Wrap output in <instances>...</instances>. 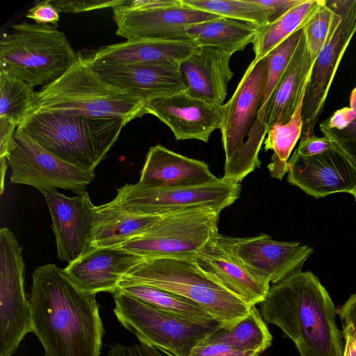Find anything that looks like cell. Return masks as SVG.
Here are the masks:
<instances>
[{
    "instance_id": "42",
    "label": "cell",
    "mask_w": 356,
    "mask_h": 356,
    "mask_svg": "<svg viewBox=\"0 0 356 356\" xmlns=\"http://www.w3.org/2000/svg\"><path fill=\"white\" fill-rule=\"evenodd\" d=\"M332 147L330 140L326 136L319 137L314 134L301 137L295 152L303 157H311L323 153Z\"/></svg>"
},
{
    "instance_id": "35",
    "label": "cell",
    "mask_w": 356,
    "mask_h": 356,
    "mask_svg": "<svg viewBox=\"0 0 356 356\" xmlns=\"http://www.w3.org/2000/svg\"><path fill=\"white\" fill-rule=\"evenodd\" d=\"M336 13L323 0L317 11L303 26L306 44L314 62L330 35Z\"/></svg>"
},
{
    "instance_id": "6",
    "label": "cell",
    "mask_w": 356,
    "mask_h": 356,
    "mask_svg": "<svg viewBox=\"0 0 356 356\" xmlns=\"http://www.w3.org/2000/svg\"><path fill=\"white\" fill-rule=\"evenodd\" d=\"M0 40V70L34 88L61 76L77 54L55 26L21 22Z\"/></svg>"
},
{
    "instance_id": "24",
    "label": "cell",
    "mask_w": 356,
    "mask_h": 356,
    "mask_svg": "<svg viewBox=\"0 0 356 356\" xmlns=\"http://www.w3.org/2000/svg\"><path fill=\"white\" fill-rule=\"evenodd\" d=\"M216 236L193 257L194 261L202 270L219 280L250 307L261 304L270 285L243 266L220 243Z\"/></svg>"
},
{
    "instance_id": "32",
    "label": "cell",
    "mask_w": 356,
    "mask_h": 356,
    "mask_svg": "<svg viewBox=\"0 0 356 356\" xmlns=\"http://www.w3.org/2000/svg\"><path fill=\"white\" fill-rule=\"evenodd\" d=\"M304 98L286 123L275 124L268 129L264 140V149L266 151H273L270 162L268 165V170L273 178L282 180L288 172L289 156L302 136Z\"/></svg>"
},
{
    "instance_id": "1",
    "label": "cell",
    "mask_w": 356,
    "mask_h": 356,
    "mask_svg": "<svg viewBox=\"0 0 356 356\" xmlns=\"http://www.w3.org/2000/svg\"><path fill=\"white\" fill-rule=\"evenodd\" d=\"M32 332L46 356H100L104 330L96 294L53 264L38 267L29 295Z\"/></svg>"
},
{
    "instance_id": "43",
    "label": "cell",
    "mask_w": 356,
    "mask_h": 356,
    "mask_svg": "<svg viewBox=\"0 0 356 356\" xmlns=\"http://www.w3.org/2000/svg\"><path fill=\"white\" fill-rule=\"evenodd\" d=\"M343 331L349 332L356 340V294L352 295L348 300L337 310Z\"/></svg>"
},
{
    "instance_id": "34",
    "label": "cell",
    "mask_w": 356,
    "mask_h": 356,
    "mask_svg": "<svg viewBox=\"0 0 356 356\" xmlns=\"http://www.w3.org/2000/svg\"><path fill=\"white\" fill-rule=\"evenodd\" d=\"M190 8L220 17L252 24L258 28L268 24L264 10L252 0H181Z\"/></svg>"
},
{
    "instance_id": "47",
    "label": "cell",
    "mask_w": 356,
    "mask_h": 356,
    "mask_svg": "<svg viewBox=\"0 0 356 356\" xmlns=\"http://www.w3.org/2000/svg\"><path fill=\"white\" fill-rule=\"evenodd\" d=\"M353 196L355 197V200H356V192L354 193Z\"/></svg>"
},
{
    "instance_id": "3",
    "label": "cell",
    "mask_w": 356,
    "mask_h": 356,
    "mask_svg": "<svg viewBox=\"0 0 356 356\" xmlns=\"http://www.w3.org/2000/svg\"><path fill=\"white\" fill-rule=\"evenodd\" d=\"M141 99L105 81L88 57L77 54L58 79L35 92L29 116L43 112L111 117L125 124L147 114Z\"/></svg>"
},
{
    "instance_id": "8",
    "label": "cell",
    "mask_w": 356,
    "mask_h": 356,
    "mask_svg": "<svg viewBox=\"0 0 356 356\" xmlns=\"http://www.w3.org/2000/svg\"><path fill=\"white\" fill-rule=\"evenodd\" d=\"M221 211L193 208L167 213L145 232L118 248L145 259L193 257L219 233Z\"/></svg>"
},
{
    "instance_id": "41",
    "label": "cell",
    "mask_w": 356,
    "mask_h": 356,
    "mask_svg": "<svg viewBox=\"0 0 356 356\" xmlns=\"http://www.w3.org/2000/svg\"><path fill=\"white\" fill-rule=\"evenodd\" d=\"M264 10L268 24L280 18L304 0H252Z\"/></svg>"
},
{
    "instance_id": "39",
    "label": "cell",
    "mask_w": 356,
    "mask_h": 356,
    "mask_svg": "<svg viewBox=\"0 0 356 356\" xmlns=\"http://www.w3.org/2000/svg\"><path fill=\"white\" fill-rule=\"evenodd\" d=\"M26 17L33 19L38 24L57 26L59 22V12L53 6L50 0L36 1L35 5L28 10Z\"/></svg>"
},
{
    "instance_id": "4",
    "label": "cell",
    "mask_w": 356,
    "mask_h": 356,
    "mask_svg": "<svg viewBox=\"0 0 356 356\" xmlns=\"http://www.w3.org/2000/svg\"><path fill=\"white\" fill-rule=\"evenodd\" d=\"M146 284L185 297L200 305L221 326H234L252 307L202 270L193 257L146 259L121 280L118 287Z\"/></svg>"
},
{
    "instance_id": "20",
    "label": "cell",
    "mask_w": 356,
    "mask_h": 356,
    "mask_svg": "<svg viewBox=\"0 0 356 356\" xmlns=\"http://www.w3.org/2000/svg\"><path fill=\"white\" fill-rule=\"evenodd\" d=\"M145 259L120 248L92 246L68 264L63 271L78 287L86 292L113 294L122 277Z\"/></svg>"
},
{
    "instance_id": "16",
    "label": "cell",
    "mask_w": 356,
    "mask_h": 356,
    "mask_svg": "<svg viewBox=\"0 0 356 356\" xmlns=\"http://www.w3.org/2000/svg\"><path fill=\"white\" fill-rule=\"evenodd\" d=\"M41 193L51 217L57 256L70 264L92 247L95 205L86 191L74 197L57 190Z\"/></svg>"
},
{
    "instance_id": "37",
    "label": "cell",
    "mask_w": 356,
    "mask_h": 356,
    "mask_svg": "<svg viewBox=\"0 0 356 356\" xmlns=\"http://www.w3.org/2000/svg\"><path fill=\"white\" fill-rule=\"evenodd\" d=\"M252 353L240 350L208 337L195 346L188 356H259Z\"/></svg>"
},
{
    "instance_id": "46",
    "label": "cell",
    "mask_w": 356,
    "mask_h": 356,
    "mask_svg": "<svg viewBox=\"0 0 356 356\" xmlns=\"http://www.w3.org/2000/svg\"><path fill=\"white\" fill-rule=\"evenodd\" d=\"M354 110H356V86L353 90L350 97V106Z\"/></svg>"
},
{
    "instance_id": "7",
    "label": "cell",
    "mask_w": 356,
    "mask_h": 356,
    "mask_svg": "<svg viewBox=\"0 0 356 356\" xmlns=\"http://www.w3.org/2000/svg\"><path fill=\"white\" fill-rule=\"evenodd\" d=\"M114 314L139 342L172 356H188L192 348L219 326L216 321L197 323L184 320L118 289L113 294Z\"/></svg>"
},
{
    "instance_id": "26",
    "label": "cell",
    "mask_w": 356,
    "mask_h": 356,
    "mask_svg": "<svg viewBox=\"0 0 356 356\" xmlns=\"http://www.w3.org/2000/svg\"><path fill=\"white\" fill-rule=\"evenodd\" d=\"M314 63L303 33L289 65L269 100L266 115L268 129L275 124H285L291 118L305 97Z\"/></svg>"
},
{
    "instance_id": "12",
    "label": "cell",
    "mask_w": 356,
    "mask_h": 356,
    "mask_svg": "<svg viewBox=\"0 0 356 356\" xmlns=\"http://www.w3.org/2000/svg\"><path fill=\"white\" fill-rule=\"evenodd\" d=\"M325 1L336 15L327 40L311 71L302 104L301 137L314 135L338 65L356 32V0Z\"/></svg>"
},
{
    "instance_id": "9",
    "label": "cell",
    "mask_w": 356,
    "mask_h": 356,
    "mask_svg": "<svg viewBox=\"0 0 356 356\" xmlns=\"http://www.w3.org/2000/svg\"><path fill=\"white\" fill-rule=\"evenodd\" d=\"M241 185L222 177L203 185L147 187L126 184L113 199L125 210L143 215H165L193 208L223 210L240 196Z\"/></svg>"
},
{
    "instance_id": "30",
    "label": "cell",
    "mask_w": 356,
    "mask_h": 356,
    "mask_svg": "<svg viewBox=\"0 0 356 356\" xmlns=\"http://www.w3.org/2000/svg\"><path fill=\"white\" fill-rule=\"evenodd\" d=\"M243 351L260 355L272 343L273 337L260 311L252 306L248 314L230 327L220 326L208 336Z\"/></svg>"
},
{
    "instance_id": "25",
    "label": "cell",
    "mask_w": 356,
    "mask_h": 356,
    "mask_svg": "<svg viewBox=\"0 0 356 356\" xmlns=\"http://www.w3.org/2000/svg\"><path fill=\"white\" fill-rule=\"evenodd\" d=\"M191 40L131 39L100 47L88 57L90 62L131 63H181L197 47Z\"/></svg>"
},
{
    "instance_id": "40",
    "label": "cell",
    "mask_w": 356,
    "mask_h": 356,
    "mask_svg": "<svg viewBox=\"0 0 356 356\" xmlns=\"http://www.w3.org/2000/svg\"><path fill=\"white\" fill-rule=\"evenodd\" d=\"M108 356H172L153 346L139 342L132 345L115 343L108 351Z\"/></svg>"
},
{
    "instance_id": "18",
    "label": "cell",
    "mask_w": 356,
    "mask_h": 356,
    "mask_svg": "<svg viewBox=\"0 0 356 356\" xmlns=\"http://www.w3.org/2000/svg\"><path fill=\"white\" fill-rule=\"evenodd\" d=\"M287 180L316 198L356 192V169L334 147L311 157L294 152L288 161Z\"/></svg>"
},
{
    "instance_id": "14",
    "label": "cell",
    "mask_w": 356,
    "mask_h": 356,
    "mask_svg": "<svg viewBox=\"0 0 356 356\" xmlns=\"http://www.w3.org/2000/svg\"><path fill=\"white\" fill-rule=\"evenodd\" d=\"M220 243L250 273L270 284H276L301 268L313 249L298 242L273 240L262 233L234 237L218 234Z\"/></svg>"
},
{
    "instance_id": "11",
    "label": "cell",
    "mask_w": 356,
    "mask_h": 356,
    "mask_svg": "<svg viewBox=\"0 0 356 356\" xmlns=\"http://www.w3.org/2000/svg\"><path fill=\"white\" fill-rule=\"evenodd\" d=\"M7 159L12 183L29 185L40 192L62 188L79 194L95 177V172L61 160L17 128Z\"/></svg>"
},
{
    "instance_id": "5",
    "label": "cell",
    "mask_w": 356,
    "mask_h": 356,
    "mask_svg": "<svg viewBox=\"0 0 356 356\" xmlns=\"http://www.w3.org/2000/svg\"><path fill=\"white\" fill-rule=\"evenodd\" d=\"M124 126L116 118L43 112L29 116L17 129L61 160L95 172Z\"/></svg>"
},
{
    "instance_id": "23",
    "label": "cell",
    "mask_w": 356,
    "mask_h": 356,
    "mask_svg": "<svg viewBox=\"0 0 356 356\" xmlns=\"http://www.w3.org/2000/svg\"><path fill=\"white\" fill-rule=\"evenodd\" d=\"M208 165L161 145L149 148L138 184L147 187L191 186L216 181Z\"/></svg>"
},
{
    "instance_id": "28",
    "label": "cell",
    "mask_w": 356,
    "mask_h": 356,
    "mask_svg": "<svg viewBox=\"0 0 356 356\" xmlns=\"http://www.w3.org/2000/svg\"><path fill=\"white\" fill-rule=\"evenodd\" d=\"M257 31L252 24L219 17L190 26L186 33L197 46L214 47L232 56L252 43Z\"/></svg>"
},
{
    "instance_id": "17",
    "label": "cell",
    "mask_w": 356,
    "mask_h": 356,
    "mask_svg": "<svg viewBox=\"0 0 356 356\" xmlns=\"http://www.w3.org/2000/svg\"><path fill=\"white\" fill-rule=\"evenodd\" d=\"M89 63L105 81L141 99L146 104L186 90L179 63H131L90 60Z\"/></svg>"
},
{
    "instance_id": "15",
    "label": "cell",
    "mask_w": 356,
    "mask_h": 356,
    "mask_svg": "<svg viewBox=\"0 0 356 356\" xmlns=\"http://www.w3.org/2000/svg\"><path fill=\"white\" fill-rule=\"evenodd\" d=\"M122 4L112 9L115 33L127 40H188L186 31L190 26L220 17L186 6L181 0L172 5L147 9H131Z\"/></svg>"
},
{
    "instance_id": "29",
    "label": "cell",
    "mask_w": 356,
    "mask_h": 356,
    "mask_svg": "<svg viewBox=\"0 0 356 356\" xmlns=\"http://www.w3.org/2000/svg\"><path fill=\"white\" fill-rule=\"evenodd\" d=\"M323 0H304L271 24L258 28L252 42L254 58L266 56L293 33L303 28Z\"/></svg>"
},
{
    "instance_id": "19",
    "label": "cell",
    "mask_w": 356,
    "mask_h": 356,
    "mask_svg": "<svg viewBox=\"0 0 356 356\" xmlns=\"http://www.w3.org/2000/svg\"><path fill=\"white\" fill-rule=\"evenodd\" d=\"M147 114L166 124L177 140L195 139L207 143L220 129L222 105L191 96L186 90L147 103Z\"/></svg>"
},
{
    "instance_id": "2",
    "label": "cell",
    "mask_w": 356,
    "mask_h": 356,
    "mask_svg": "<svg viewBox=\"0 0 356 356\" xmlns=\"http://www.w3.org/2000/svg\"><path fill=\"white\" fill-rule=\"evenodd\" d=\"M259 311L266 323L293 342L300 356H343L337 309L312 272L298 270L270 285Z\"/></svg>"
},
{
    "instance_id": "36",
    "label": "cell",
    "mask_w": 356,
    "mask_h": 356,
    "mask_svg": "<svg viewBox=\"0 0 356 356\" xmlns=\"http://www.w3.org/2000/svg\"><path fill=\"white\" fill-rule=\"evenodd\" d=\"M320 129L331 142L334 148L341 152L356 169V118L341 129H331L320 124Z\"/></svg>"
},
{
    "instance_id": "38",
    "label": "cell",
    "mask_w": 356,
    "mask_h": 356,
    "mask_svg": "<svg viewBox=\"0 0 356 356\" xmlns=\"http://www.w3.org/2000/svg\"><path fill=\"white\" fill-rule=\"evenodd\" d=\"M59 13H79L122 5L125 0H50Z\"/></svg>"
},
{
    "instance_id": "48",
    "label": "cell",
    "mask_w": 356,
    "mask_h": 356,
    "mask_svg": "<svg viewBox=\"0 0 356 356\" xmlns=\"http://www.w3.org/2000/svg\"><path fill=\"white\" fill-rule=\"evenodd\" d=\"M44 356H46V355H44Z\"/></svg>"
},
{
    "instance_id": "22",
    "label": "cell",
    "mask_w": 356,
    "mask_h": 356,
    "mask_svg": "<svg viewBox=\"0 0 356 356\" xmlns=\"http://www.w3.org/2000/svg\"><path fill=\"white\" fill-rule=\"evenodd\" d=\"M232 55L211 47L198 46L179 63L186 91L207 102L222 105L233 77Z\"/></svg>"
},
{
    "instance_id": "13",
    "label": "cell",
    "mask_w": 356,
    "mask_h": 356,
    "mask_svg": "<svg viewBox=\"0 0 356 356\" xmlns=\"http://www.w3.org/2000/svg\"><path fill=\"white\" fill-rule=\"evenodd\" d=\"M268 67L267 56L254 58L231 98L222 105L219 129L225 159L222 178L227 180L230 181L241 152L260 111Z\"/></svg>"
},
{
    "instance_id": "10",
    "label": "cell",
    "mask_w": 356,
    "mask_h": 356,
    "mask_svg": "<svg viewBox=\"0 0 356 356\" xmlns=\"http://www.w3.org/2000/svg\"><path fill=\"white\" fill-rule=\"evenodd\" d=\"M32 332L31 309L24 291V264L15 235L0 229V356H11Z\"/></svg>"
},
{
    "instance_id": "21",
    "label": "cell",
    "mask_w": 356,
    "mask_h": 356,
    "mask_svg": "<svg viewBox=\"0 0 356 356\" xmlns=\"http://www.w3.org/2000/svg\"><path fill=\"white\" fill-rule=\"evenodd\" d=\"M303 35L301 29L274 48L266 56L268 75L264 86L263 101L255 124L245 142L232 175V180L240 183L261 165L259 154L268 128L266 115L272 94L289 65Z\"/></svg>"
},
{
    "instance_id": "33",
    "label": "cell",
    "mask_w": 356,
    "mask_h": 356,
    "mask_svg": "<svg viewBox=\"0 0 356 356\" xmlns=\"http://www.w3.org/2000/svg\"><path fill=\"white\" fill-rule=\"evenodd\" d=\"M35 93L26 82L0 70V118L20 126L30 115Z\"/></svg>"
},
{
    "instance_id": "27",
    "label": "cell",
    "mask_w": 356,
    "mask_h": 356,
    "mask_svg": "<svg viewBox=\"0 0 356 356\" xmlns=\"http://www.w3.org/2000/svg\"><path fill=\"white\" fill-rule=\"evenodd\" d=\"M92 246L118 248L145 232L164 215H143L129 212L114 200L95 206Z\"/></svg>"
},
{
    "instance_id": "45",
    "label": "cell",
    "mask_w": 356,
    "mask_h": 356,
    "mask_svg": "<svg viewBox=\"0 0 356 356\" xmlns=\"http://www.w3.org/2000/svg\"><path fill=\"white\" fill-rule=\"evenodd\" d=\"M345 341L343 356H356V340L354 337L347 331L342 330Z\"/></svg>"
},
{
    "instance_id": "31",
    "label": "cell",
    "mask_w": 356,
    "mask_h": 356,
    "mask_svg": "<svg viewBox=\"0 0 356 356\" xmlns=\"http://www.w3.org/2000/svg\"><path fill=\"white\" fill-rule=\"evenodd\" d=\"M122 292L176 317L197 323L215 321L195 302L155 286L131 284L118 287Z\"/></svg>"
},
{
    "instance_id": "44",
    "label": "cell",
    "mask_w": 356,
    "mask_h": 356,
    "mask_svg": "<svg viewBox=\"0 0 356 356\" xmlns=\"http://www.w3.org/2000/svg\"><path fill=\"white\" fill-rule=\"evenodd\" d=\"M355 118L356 110L346 106L337 110L329 118L322 122L329 128L341 129L352 122Z\"/></svg>"
}]
</instances>
